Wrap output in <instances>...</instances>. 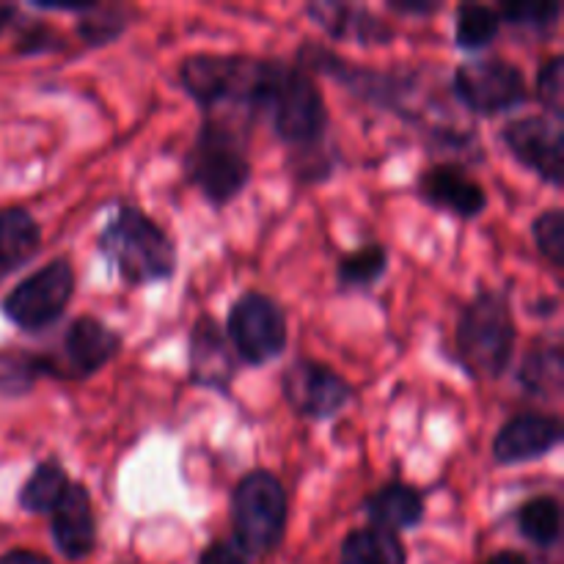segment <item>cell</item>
<instances>
[{
	"mask_svg": "<svg viewBox=\"0 0 564 564\" xmlns=\"http://www.w3.org/2000/svg\"><path fill=\"white\" fill-rule=\"evenodd\" d=\"M275 66L240 55H193L182 64V86L204 108L240 105L253 113L264 110Z\"/></svg>",
	"mask_w": 564,
	"mask_h": 564,
	"instance_id": "2",
	"label": "cell"
},
{
	"mask_svg": "<svg viewBox=\"0 0 564 564\" xmlns=\"http://www.w3.org/2000/svg\"><path fill=\"white\" fill-rule=\"evenodd\" d=\"M521 380L527 389L532 391H560L562 386V352L556 350H543V352H532L523 364Z\"/></svg>",
	"mask_w": 564,
	"mask_h": 564,
	"instance_id": "26",
	"label": "cell"
},
{
	"mask_svg": "<svg viewBox=\"0 0 564 564\" xmlns=\"http://www.w3.org/2000/svg\"><path fill=\"white\" fill-rule=\"evenodd\" d=\"M69 477L58 463H42L20 490V507L25 512H53L69 490Z\"/></svg>",
	"mask_w": 564,
	"mask_h": 564,
	"instance_id": "21",
	"label": "cell"
},
{
	"mask_svg": "<svg viewBox=\"0 0 564 564\" xmlns=\"http://www.w3.org/2000/svg\"><path fill=\"white\" fill-rule=\"evenodd\" d=\"M191 182L215 207L229 204L251 180L246 141L226 121H207L187 158Z\"/></svg>",
	"mask_w": 564,
	"mask_h": 564,
	"instance_id": "4",
	"label": "cell"
},
{
	"mask_svg": "<svg viewBox=\"0 0 564 564\" xmlns=\"http://www.w3.org/2000/svg\"><path fill=\"white\" fill-rule=\"evenodd\" d=\"M482 564H529V560L523 554H518V551H501V554L490 556V560Z\"/></svg>",
	"mask_w": 564,
	"mask_h": 564,
	"instance_id": "34",
	"label": "cell"
},
{
	"mask_svg": "<svg viewBox=\"0 0 564 564\" xmlns=\"http://www.w3.org/2000/svg\"><path fill=\"white\" fill-rule=\"evenodd\" d=\"M231 378H235V352H229L218 323L202 317L191 334V380L207 389L229 391Z\"/></svg>",
	"mask_w": 564,
	"mask_h": 564,
	"instance_id": "15",
	"label": "cell"
},
{
	"mask_svg": "<svg viewBox=\"0 0 564 564\" xmlns=\"http://www.w3.org/2000/svg\"><path fill=\"white\" fill-rule=\"evenodd\" d=\"M455 94L474 113L496 116L527 102V83L510 61H471L457 69Z\"/></svg>",
	"mask_w": 564,
	"mask_h": 564,
	"instance_id": "9",
	"label": "cell"
},
{
	"mask_svg": "<svg viewBox=\"0 0 564 564\" xmlns=\"http://www.w3.org/2000/svg\"><path fill=\"white\" fill-rule=\"evenodd\" d=\"M501 14H505V20L512 22V25L549 31V28H554L556 20H560L562 6L560 3H540V0H516V3L501 6Z\"/></svg>",
	"mask_w": 564,
	"mask_h": 564,
	"instance_id": "27",
	"label": "cell"
},
{
	"mask_svg": "<svg viewBox=\"0 0 564 564\" xmlns=\"http://www.w3.org/2000/svg\"><path fill=\"white\" fill-rule=\"evenodd\" d=\"M516 350L510 303L499 292H479L457 325V358L471 378H501Z\"/></svg>",
	"mask_w": 564,
	"mask_h": 564,
	"instance_id": "3",
	"label": "cell"
},
{
	"mask_svg": "<svg viewBox=\"0 0 564 564\" xmlns=\"http://www.w3.org/2000/svg\"><path fill=\"white\" fill-rule=\"evenodd\" d=\"M501 17L499 9H490L482 3H463L457 9V28L455 39L463 50L488 47L499 36Z\"/></svg>",
	"mask_w": 564,
	"mask_h": 564,
	"instance_id": "23",
	"label": "cell"
},
{
	"mask_svg": "<svg viewBox=\"0 0 564 564\" xmlns=\"http://www.w3.org/2000/svg\"><path fill=\"white\" fill-rule=\"evenodd\" d=\"M534 242L540 253L549 259L554 268L564 264V215L562 209H549L534 220Z\"/></svg>",
	"mask_w": 564,
	"mask_h": 564,
	"instance_id": "28",
	"label": "cell"
},
{
	"mask_svg": "<svg viewBox=\"0 0 564 564\" xmlns=\"http://www.w3.org/2000/svg\"><path fill=\"white\" fill-rule=\"evenodd\" d=\"M419 193L433 207L446 209V213L457 215V218H477L488 207V196H485L482 185L474 182L460 165H433L419 180Z\"/></svg>",
	"mask_w": 564,
	"mask_h": 564,
	"instance_id": "13",
	"label": "cell"
},
{
	"mask_svg": "<svg viewBox=\"0 0 564 564\" xmlns=\"http://www.w3.org/2000/svg\"><path fill=\"white\" fill-rule=\"evenodd\" d=\"M39 375H55V364L39 356H14L0 352V391L3 394H22L33 386Z\"/></svg>",
	"mask_w": 564,
	"mask_h": 564,
	"instance_id": "25",
	"label": "cell"
},
{
	"mask_svg": "<svg viewBox=\"0 0 564 564\" xmlns=\"http://www.w3.org/2000/svg\"><path fill=\"white\" fill-rule=\"evenodd\" d=\"M0 564H53L47 560V556L42 554H33V551H9V554L0 556Z\"/></svg>",
	"mask_w": 564,
	"mask_h": 564,
	"instance_id": "33",
	"label": "cell"
},
{
	"mask_svg": "<svg viewBox=\"0 0 564 564\" xmlns=\"http://www.w3.org/2000/svg\"><path fill=\"white\" fill-rule=\"evenodd\" d=\"M389 9H394L397 14H433V11H438V3H430V0H389Z\"/></svg>",
	"mask_w": 564,
	"mask_h": 564,
	"instance_id": "32",
	"label": "cell"
},
{
	"mask_svg": "<svg viewBox=\"0 0 564 564\" xmlns=\"http://www.w3.org/2000/svg\"><path fill=\"white\" fill-rule=\"evenodd\" d=\"M314 17L323 28H328L330 36L336 39H345V36H356L358 42L364 44H375V42H386L391 39V31L383 25L380 20H375L372 14L367 11H352L345 9V6H328V3H319L312 6Z\"/></svg>",
	"mask_w": 564,
	"mask_h": 564,
	"instance_id": "20",
	"label": "cell"
},
{
	"mask_svg": "<svg viewBox=\"0 0 564 564\" xmlns=\"http://www.w3.org/2000/svg\"><path fill=\"white\" fill-rule=\"evenodd\" d=\"M99 251L127 284H154L174 275L176 251L171 237L138 207H121L99 235Z\"/></svg>",
	"mask_w": 564,
	"mask_h": 564,
	"instance_id": "1",
	"label": "cell"
},
{
	"mask_svg": "<svg viewBox=\"0 0 564 564\" xmlns=\"http://www.w3.org/2000/svg\"><path fill=\"white\" fill-rule=\"evenodd\" d=\"M364 512H367L375 529H386V532L397 534L402 529H413L422 523L424 499L419 490L391 482L364 501Z\"/></svg>",
	"mask_w": 564,
	"mask_h": 564,
	"instance_id": "17",
	"label": "cell"
},
{
	"mask_svg": "<svg viewBox=\"0 0 564 564\" xmlns=\"http://www.w3.org/2000/svg\"><path fill=\"white\" fill-rule=\"evenodd\" d=\"M91 14L94 17H83L80 25H77V33H80L91 47H97V44H108L110 39H116L121 31H124L127 22L119 9H99V6H94Z\"/></svg>",
	"mask_w": 564,
	"mask_h": 564,
	"instance_id": "29",
	"label": "cell"
},
{
	"mask_svg": "<svg viewBox=\"0 0 564 564\" xmlns=\"http://www.w3.org/2000/svg\"><path fill=\"white\" fill-rule=\"evenodd\" d=\"M389 268V253L383 246H364L358 251L347 253L339 262V284L341 290H358L369 286L380 279Z\"/></svg>",
	"mask_w": 564,
	"mask_h": 564,
	"instance_id": "24",
	"label": "cell"
},
{
	"mask_svg": "<svg viewBox=\"0 0 564 564\" xmlns=\"http://www.w3.org/2000/svg\"><path fill=\"white\" fill-rule=\"evenodd\" d=\"M518 527L527 540H532L540 549H551L562 534V510L560 501L551 496H540V499L527 501L518 512Z\"/></svg>",
	"mask_w": 564,
	"mask_h": 564,
	"instance_id": "22",
	"label": "cell"
},
{
	"mask_svg": "<svg viewBox=\"0 0 564 564\" xmlns=\"http://www.w3.org/2000/svg\"><path fill=\"white\" fill-rule=\"evenodd\" d=\"M264 113L273 119L275 135L295 149H314L325 138L328 127V110H325L323 94L317 83L303 69L281 66L275 69L273 86H270Z\"/></svg>",
	"mask_w": 564,
	"mask_h": 564,
	"instance_id": "5",
	"label": "cell"
},
{
	"mask_svg": "<svg viewBox=\"0 0 564 564\" xmlns=\"http://www.w3.org/2000/svg\"><path fill=\"white\" fill-rule=\"evenodd\" d=\"M284 397L301 416L330 419L350 402V386L325 364L297 361L284 375Z\"/></svg>",
	"mask_w": 564,
	"mask_h": 564,
	"instance_id": "10",
	"label": "cell"
},
{
	"mask_svg": "<svg viewBox=\"0 0 564 564\" xmlns=\"http://www.w3.org/2000/svg\"><path fill=\"white\" fill-rule=\"evenodd\" d=\"M562 422L545 413H521L499 430L494 441V457L499 466L538 460L560 446Z\"/></svg>",
	"mask_w": 564,
	"mask_h": 564,
	"instance_id": "12",
	"label": "cell"
},
{
	"mask_svg": "<svg viewBox=\"0 0 564 564\" xmlns=\"http://www.w3.org/2000/svg\"><path fill=\"white\" fill-rule=\"evenodd\" d=\"M198 564H248V554L237 543L218 540V543H213L204 549Z\"/></svg>",
	"mask_w": 564,
	"mask_h": 564,
	"instance_id": "31",
	"label": "cell"
},
{
	"mask_svg": "<svg viewBox=\"0 0 564 564\" xmlns=\"http://www.w3.org/2000/svg\"><path fill=\"white\" fill-rule=\"evenodd\" d=\"M11 17H14V6L9 3H0V33H3V28L9 25Z\"/></svg>",
	"mask_w": 564,
	"mask_h": 564,
	"instance_id": "35",
	"label": "cell"
},
{
	"mask_svg": "<svg viewBox=\"0 0 564 564\" xmlns=\"http://www.w3.org/2000/svg\"><path fill=\"white\" fill-rule=\"evenodd\" d=\"M505 141L527 169H532L551 185H562L564 135L556 121L543 119V116L518 119L505 130Z\"/></svg>",
	"mask_w": 564,
	"mask_h": 564,
	"instance_id": "11",
	"label": "cell"
},
{
	"mask_svg": "<svg viewBox=\"0 0 564 564\" xmlns=\"http://www.w3.org/2000/svg\"><path fill=\"white\" fill-rule=\"evenodd\" d=\"M53 543L66 560H86L97 545L91 496L83 485H69L64 499L53 510Z\"/></svg>",
	"mask_w": 564,
	"mask_h": 564,
	"instance_id": "14",
	"label": "cell"
},
{
	"mask_svg": "<svg viewBox=\"0 0 564 564\" xmlns=\"http://www.w3.org/2000/svg\"><path fill=\"white\" fill-rule=\"evenodd\" d=\"M229 341L246 364H268L286 347V317L279 303L248 292L229 312Z\"/></svg>",
	"mask_w": 564,
	"mask_h": 564,
	"instance_id": "8",
	"label": "cell"
},
{
	"mask_svg": "<svg viewBox=\"0 0 564 564\" xmlns=\"http://www.w3.org/2000/svg\"><path fill=\"white\" fill-rule=\"evenodd\" d=\"M231 523L246 554H270L284 540L286 494L275 474L253 471L240 479L231 496Z\"/></svg>",
	"mask_w": 564,
	"mask_h": 564,
	"instance_id": "6",
	"label": "cell"
},
{
	"mask_svg": "<svg viewBox=\"0 0 564 564\" xmlns=\"http://www.w3.org/2000/svg\"><path fill=\"white\" fill-rule=\"evenodd\" d=\"M72 295H75V270L66 259H55L6 295L3 312L17 328L44 330L64 314Z\"/></svg>",
	"mask_w": 564,
	"mask_h": 564,
	"instance_id": "7",
	"label": "cell"
},
{
	"mask_svg": "<svg viewBox=\"0 0 564 564\" xmlns=\"http://www.w3.org/2000/svg\"><path fill=\"white\" fill-rule=\"evenodd\" d=\"M121 336L94 317H80L69 325L64 339L66 364L75 378H88L119 352Z\"/></svg>",
	"mask_w": 564,
	"mask_h": 564,
	"instance_id": "16",
	"label": "cell"
},
{
	"mask_svg": "<svg viewBox=\"0 0 564 564\" xmlns=\"http://www.w3.org/2000/svg\"><path fill=\"white\" fill-rule=\"evenodd\" d=\"M341 564H408L405 545L386 529H356L341 543Z\"/></svg>",
	"mask_w": 564,
	"mask_h": 564,
	"instance_id": "19",
	"label": "cell"
},
{
	"mask_svg": "<svg viewBox=\"0 0 564 564\" xmlns=\"http://www.w3.org/2000/svg\"><path fill=\"white\" fill-rule=\"evenodd\" d=\"M562 72H564V61L562 55H554V58H549L543 64V69H540L538 75V97L540 102L549 108V113L554 116V119H562Z\"/></svg>",
	"mask_w": 564,
	"mask_h": 564,
	"instance_id": "30",
	"label": "cell"
},
{
	"mask_svg": "<svg viewBox=\"0 0 564 564\" xmlns=\"http://www.w3.org/2000/svg\"><path fill=\"white\" fill-rule=\"evenodd\" d=\"M42 231L33 215L22 207L0 213V270H14L39 251Z\"/></svg>",
	"mask_w": 564,
	"mask_h": 564,
	"instance_id": "18",
	"label": "cell"
}]
</instances>
